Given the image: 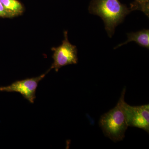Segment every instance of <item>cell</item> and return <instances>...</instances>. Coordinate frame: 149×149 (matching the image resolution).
<instances>
[{
    "label": "cell",
    "instance_id": "cell-5",
    "mask_svg": "<svg viewBox=\"0 0 149 149\" xmlns=\"http://www.w3.org/2000/svg\"><path fill=\"white\" fill-rule=\"evenodd\" d=\"M51 70L36 77L18 80L7 86L0 87V92H17L21 94L23 97L31 103L33 104L36 98V92L38 83L42 80Z\"/></svg>",
    "mask_w": 149,
    "mask_h": 149
},
{
    "label": "cell",
    "instance_id": "cell-6",
    "mask_svg": "<svg viewBox=\"0 0 149 149\" xmlns=\"http://www.w3.org/2000/svg\"><path fill=\"white\" fill-rule=\"evenodd\" d=\"M128 40L125 42L119 44L114 49L126 45L130 42H135L141 47L149 49V30L143 29L136 32H130L127 34Z\"/></svg>",
    "mask_w": 149,
    "mask_h": 149
},
{
    "label": "cell",
    "instance_id": "cell-9",
    "mask_svg": "<svg viewBox=\"0 0 149 149\" xmlns=\"http://www.w3.org/2000/svg\"><path fill=\"white\" fill-rule=\"evenodd\" d=\"M0 17L3 18H11L12 17L7 11L2 4L0 2Z\"/></svg>",
    "mask_w": 149,
    "mask_h": 149
},
{
    "label": "cell",
    "instance_id": "cell-1",
    "mask_svg": "<svg viewBox=\"0 0 149 149\" xmlns=\"http://www.w3.org/2000/svg\"><path fill=\"white\" fill-rule=\"evenodd\" d=\"M88 10L90 13L102 19L105 29L110 38L114 34L116 27L131 12L129 8L119 0H91Z\"/></svg>",
    "mask_w": 149,
    "mask_h": 149
},
{
    "label": "cell",
    "instance_id": "cell-3",
    "mask_svg": "<svg viewBox=\"0 0 149 149\" xmlns=\"http://www.w3.org/2000/svg\"><path fill=\"white\" fill-rule=\"evenodd\" d=\"M64 34V39L61 45L52 49L54 52L52 56L54 63L50 69H54L56 72L63 67L76 64L78 62L77 47L70 42L67 31H65Z\"/></svg>",
    "mask_w": 149,
    "mask_h": 149
},
{
    "label": "cell",
    "instance_id": "cell-8",
    "mask_svg": "<svg viewBox=\"0 0 149 149\" xmlns=\"http://www.w3.org/2000/svg\"><path fill=\"white\" fill-rule=\"evenodd\" d=\"M131 11L139 10L143 12L148 17L149 16V0H134L130 4Z\"/></svg>",
    "mask_w": 149,
    "mask_h": 149
},
{
    "label": "cell",
    "instance_id": "cell-4",
    "mask_svg": "<svg viewBox=\"0 0 149 149\" xmlns=\"http://www.w3.org/2000/svg\"><path fill=\"white\" fill-rule=\"evenodd\" d=\"M123 108L128 126L141 128L149 132V105L132 106L123 103Z\"/></svg>",
    "mask_w": 149,
    "mask_h": 149
},
{
    "label": "cell",
    "instance_id": "cell-2",
    "mask_svg": "<svg viewBox=\"0 0 149 149\" xmlns=\"http://www.w3.org/2000/svg\"><path fill=\"white\" fill-rule=\"evenodd\" d=\"M125 90V88L123 89L116 107L103 115L99 121V125L104 135L114 142L123 140L128 127L123 108Z\"/></svg>",
    "mask_w": 149,
    "mask_h": 149
},
{
    "label": "cell",
    "instance_id": "cell-7",
    "mask_svg": "<svg viewBox=\"0 0 149 149\" xmlns=\"http://www.w3.org/2000/svg\"><path fill=\"white\" fill-rule=\"evenodd\" d=\"M0 2L12 17L20 15L24 11L22 5L17 0H0Z\"/></svg>",
    "mask_w": 149,
    "mask_h": 149
}]
</instances>
